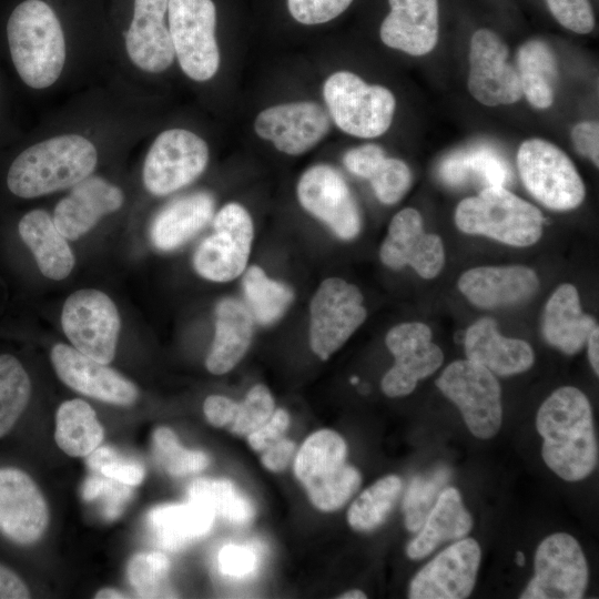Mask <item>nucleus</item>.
I'll use <instances>...</instances> for the list:
<instances>
[{
	"instance_id": "nucleus-60",
	"label": "nucleus",
	"mask_w": 599,
	"mask_h": 599,
	"mask_svg": "<svg viewBox=\"0 0 599 599\" xmlns=\"http://www.w3.org/2000/svg\"><path fill=\"white\" fill-rule=\"evenodd\" d=\"M515 561H516V564H517L518 566H524V565L526 564V558H525L524 552L517 551V552H516Z\"/></svg>"
},
{
	"instance_id": "nucleus-31",
	"label": "nucleus",
	"mask_w": 599,
	"mask_h": 599,
	"mask_svg": "<svg viewBox=\"0 0 599 599\" xmlns=\"http://www.w3.org/2000/svg\"><path fill=\"white\" fill-rule=\"evenodd\" d=\"M473 528V518L455 487L443 489L419 534L406 547V555L422 559L447 540L464 538Z\"/></svg>"
},
{
	"instance_id": "nucleus-12",
	"label": "nucleus",
	"mask_w": 599,
	"mask_h": 599,
	"mask_svg": "<svg viewBox=\"0 0 599 599\" xmlns=\"http://www.w3.org/2000/svg\"><path fill=\"white\" fill-rule=\"evenodd\" d=\"M64 334L80 353L102 363L113 361L121 322L113 301L93 288L73 292L61 313Z\"/></svg>"
},
{
	"instance_id": "nucleus-14",
	"label": "nucleus",
	"mask_w": 599,
	"mask_h": 599,
	"mask_svg": "<svg viewBox=\"0 0 599 599\" xmlns=\"http://www.w3.org/2000/svg\"><path fill=\"white\" fill-rule=\"evenodd\" d=\"M588 585V565L579 542L569 534L545 538L535 555V573L519 598L580 599Z\"/></svg>"
},
{
	"instance_id": "nucleus-45",
	"label": "nucleus",
	"mask_w": 599,
	"mask_h": 599,
	"mask_svg": "<svg viewBox=\"0 0 599 599\" xmlns=\"http://www.w3.org/2000/svg\"><path fill=\"white\" fill-rule=\"evenodd\" d=\"M87 466L93 473L135 487L142 483L145 469L138 460L125 457L110 446H99L87 456Z\"/></svg>"
},
{
	"instance_id": "nucleus-8",
	"label": "nucleus",
	"mask_w": 599,
	"mask_h": 599,
	"mask_svg": "<svg viewBox=\"0 0 599 599\" xmlns=\"http://www.w3.org/2000/svg\"><path fill=\"white\" fill-rule=\"evenodd\" d=\"M436 386L458 407L475 437L488 439L498 433L502 407L495 374L475 362L460 359L444 369Z\"/></svg>"
},
{
	"instance_id": "nucleus-51",
	"label": "nucleus",
	"mask_w": 599,
	"mask_h": 599,
	"mask_svg": "<svg viewBox=\"0 0 599 599\" xmlns=\"http://www.w3.org/2000/svg\"><path fill=\"white\" fill-rule=\"evenodd\" d=\"M385 158L380 146L365 144L347 151L343 162L351 173L368 180Z\"/></svg>"
},
{
	"instance_id": "nucleus-40",
	"label": "nucleus",
	"mask_w": 599,
	"mask_h": 599,
	"mask_svg": "<svg viewBox=\"0 0 599 599\" xmlns=\"http://www.w3.org/2000/svg\"><path fill=\"white\" fill-rule=\"evenodd\" d=\"M30 395L31 382L21 363L9 354L0 355V438L14 426Z\"/></svg>"
},
{
	"instance_id": "nucleus-16",
	"label": "nucleus",
	"mask_w": 599,
	"mask_h": 599,
	"mask_svg": "<svg viewBox=\"0 0 599 599\" xmlns=\"http://www.w3.org/2000/svg\"><path fill=\"white\" fill-rule=\"evenodd\" d=\"M385 343L395 357V364L380 382L382 390L388 397L410 394L418 380L435 373L443 364V351L432 342V331L426 324H398L388 331Z\"/></svg>"
},
{
	"instance_id": "nucleus-4",
	"label": "nucleus",
	"mask_w": 599,
	"mask_h": 599,
	"mask_svg": "<svg viewBox=\"0 0 599 599\" xmlns=\"http://www.w3.org/2000/svg\"><path fill=\"white\" fill-rule=\"evenodd\" d=\"M346 459L345 439L331 429L314 432L300 447L294 458V475L315 508L335 511L359 488L362 475Z\"/></svg>"
},
{
	"instance_id": "nucleus-34",
	"label": "nucleus",
	"mask_w": 599,
	"mask_h": 599,
	"mask_svg": "<svg viewBox=\"0 0 599 599\" xmlns=\"http://www.w3.org/2000/svg\"><path fill=\"white\" fill-rule=\"evenodd\" d=\"M439 175L446 184L451 186L477 180L486 187H506L512 179L511 169L506 159L489 145H476L451 153L443 160Z\"/></svg>"
},
{
	"instance_id": "nucleus-21",
	"label": "nucleus",
	"mask_w": 599,
	"mask_h": 599,
	"mask_svg": "<svg viewBox=\"0 0 599 599\" xmlns=\"http://www.w3.org/2000/svg\"><path fill=\"white\" fill-rule=\"evenodd\" d=\"M258 136L288 155L315 146L329 130L328 113L315 102H292L261 111L254 122Z\"/></svg>"
},
{
	"instance_id": "nucleus-25",
	"label": "nucleus",
	"mask_w": 599,
	"mask_h": 599,
	"mask_svg": "<svg viewBox=\"0 0 599 599\" xmlns=\"http://www.w3.org/2000/svg\"><path fill=\"white\" fill-rule=\"evenodd\" d=\"M169 0H134L125 47L131 61L140 69L159 73L173 62L174 48L164 17Z\"/></svg>"
},
{
	"instance_id": "nucleus-50",
	"label": "nucleus",
	"mask_w": 599,
	"mask_h": 599,
	"mask_svg": "<svg viewBox=\"0 0 599 599\" xmlns=\"http://www.w3.org/2000/svg\"><path fill=\"white\" fill-rule=\"evenodd\" d=\"M291 424L288 413L283 408L274 409L271 417L247 435V443L256 453H262L284 437Z\"/></svg>"
},
{
	"instance_id": "nucleus-7",
	"label": "nucleus",
	"mask_w": 599,
	"mask_h": 599,
	"mask_svg": "<svg viewBox=\"0 0 599 599\" xmlns=\"http://www.w3.org/2000/svg\"><path fill=\"white\" fill-rule=\"evenodd\" d=\"M517 167L528 192L548 209L572 210L585 199V184L575 164L546 140L524 141L517 153Z\"/></svg>"
},
{
	"instance_id": "nucleus-17",
	"label": "nucleus",
	"mask_w": 599,
	"mask_h": 599,
	"mask_svg": "<svg viewBox=\"0 0 599 599\" xmlns=\"http://www.w3.org/2000/svg\"><path fill=\"white\" fill-rule=\"evenodd\" d=\"M507 58L508 47L494 31L479 29L473 34L468 90L479 103L506 105L522 97L518 72Z\"/></svg>"
},
{
	"instance_id": "nucleus-28",
	"label": "nucleus",
	"mask_w": 599,
	"mask_h": 599,
	"mask_svg": "<svg viewBox=\"0 0 599 599\" xmlns=\"http://www.w3.org/2000/svg\"><path fill=\"white\" fill-rule=\"evenodd\" d=\"M214 207V197L207 192H195L170 202L151 223L153 246L163 252L181 247L210 222Z\"/></svg>"
},
{
	"instance_id": "nucleus-36",
	"label": "nucleus",
	"mask_w": 599,
	"mask_h": 599,
	"mask_svg": "<svg viewBox=\"0 0 599 599\" xmlns=\"http://www.w3.org/2000/svg\"><path fill=\"white\" fill-rule=\"evenodd\" d=\"M518 75L522 94L537 109L552 104L558 79L556 57L549 45L540 40H529L517 53Z\"/></svg>"
},
{
	"instance_id": "nucleus-44",
	"label": "nucleus",
	"mask_w": 599,
	"mask_h": 599,
	"mask_svg": "<svg viewBox=\"0 0 599 599\" xmlns=\"http://www.w3.org/2000/svg\"><path fill=\"white\" fill-rule=\"evenodd\" d=\"M85 501H98L102 516L108 520L116 519L133 496V487L93 473L85 478L82 488Z\"/></svg>"
},
{
	"instance_id": "nucleus-9",
	"label": "nucleus",
	"mask_w": 599,
	"mask_h": 599,
	"mask_svg": "<svg viewBox=\"0 0 599 599\" xmlns=\"http://www.w3.org/2000/svg\"><path fill=\"white\" fill-rule=\"evenodd\" d=\"M169 30L181 69L195 81L214 77L220 64L212 0H169Z\"/></svg>"
},
{
	"instance_id": "nucleus-37",
	"label": "nucleus",
	"mask_w": 599,
	"mask_h": 599,
	"mask_svg": "<svg viewBox=\"0 0 599 599\" xmlns=\"http://www.w3.org/2000/svg\"><path fill=\"white\" fill-rule=\"evenodd\" d=\"M189 500L209 508L214 516H220L235 525L250 522L255 509L251 500L244 496L229 479L199 478L187 488Z\"/></svg>"
},
{
	"instance_id": "nucleus-5",
	"label": "nucleus",
	"mask_w": 599,
	"mask_h": 599,
	"mask_svg": "<svg viewBox=\"0 0 599 599\" xmlns=\"http://www.w3.org/2000/svg\"><path fill=\"white\" fill-rule=\"evenodd\" d=\"M464 233L485 235L511 246H529L542 234L541 212L504 186H488L464 199L455 211Z\"/></svg>"
},
{
	"instance_id": "nucleus-29",
	"label": "nucleus",
	"mask_w": 599,
	"mask_h": 599,
	"mask_svg": "<svg viewBox=\"0 0 599 599\" xmlns=\"http://www.w3.org/2000/svg\"><path fill=\"white\" fill-rule=\"evenodd\" d=\"M596 326L595 319L582 312L578 291L571 284L557 287L545 305L542 336L549 345L565 354L579 352Z\"/></svg>"
},
{
	"instance_id": "nucleus-42",
	"label": "nucleus",
	"mask_w": 599,
	"mask_h": 599,
	"mask_svg": "<svg viewBox=\"0 0 599 599\" xmlns=\"http://www.w3.org/2000/svg\"><path fill=\"white\" fill-rule=\"evenodd\" d=\"M170 561L162 552H141L131 558L128 578L141 598L176 597L167 581Z\"/></svg>"
},
{
	"instance_id": "nucleus-6",
	"label": "nucleus",
	"mask_w": 599,
	"mask_h": 599,
	"mask_svg": "<svg viewBox=\"0 0 599 599\" xmlns=\"http://www.w3.org/2000/svg\"><path fill=\"white\" fill-rule=\"evenodd\" d=\"M329 115L345 133L358 138H376L392 124L396 100L382 85H369L357 74L338 71L323 87Z\"/></svg>"
},
{
	"instance_id": "nucleus-3",
	"label": "nucleus",
	"mask_w": 599,
	"mask_h": 599,
	"mask_svg": "<svg viewBox=\"0 0 599 599\" xmlns=\"http://www.w3.org/2000/svg\"><path fill=\"white\" fill-rule=\"evenodd\" d=\"M7 35L12 62L33 89L52 85L65 61V42L58 17L41 0H26L12 11Z\"/></svg>"
},
{
	"instance_id": "nucleus-52",
	"label": "nucleus",
	"mask_w": 599,
	"mask_h": 599,
	"mask_svg": "<svg viewBox=\"0 0 599 599\" xmlns=\"http://www.w3.org/2000/svg\"><path fill=\"white\" fill-rule=\"evenodd\" d=\"M256 566L255 551L247 547L227 545L219 554V568L230 577H243Z\"/></svg>"
},
{
	"instance_id": "nucleus-18",
	"label": "nucleus",
	"mask_w": 599,
	"mask_h": 599,
	"mask_svg": "<svg viewBox=\"0 0 599 599\" xmlns=\"http://www.w3.org/2000/svg\"><path fill=\"white\" fill-rule=\"evenodd\" d=\"M480 547L474 538H464L439 552L412 579V599H464L476 583Z\"/></svg>"
},
{
	"instance_id": "nucleus-38",
	"label": "nucleus",
	"mask_w": 599,
	"mask_h": 599,
	"mask_svg": "<svg viewBox=\"0 0 599 599\" xmlns=\"http://www.w3.org/2000/svg\"><path fill=\"white\" fill-rule=\"evenodd\" d=\"M242 286L247 308L261 325H271L281 318L294 298L287 285L270 278L255 265L245 271Z\"/></svg>"
},
{
	"instance_id": "nucleus-27",
	"label": "nucleus",
	"mask_w": 599,
	"mask_h": 599,
	"mask_svg": "<svg viewBox=\"0 0 599 599\" xmlns=\"http://www.w3.org/2000/svg\"><path fill=\"white\" fill-rule=\"evenodd\" d=\"M464 345L467 359L499 376L524 373L535 361L527 342L502 336L490 317H483L468 327Z\"/></svg>"
},
{
	"instance_id": "nucleus-43",
	"label": "nucleus",
	"mask_w": 599,
	"mask_h": 599,
	"mask_svg": "<svg viewBox=\"0 0 599 599\" xmlns=\"http://www.w3.org/2000/svg\"><path fill=\"white\" fill-rule=\"evenodd\" d=\"M152 440L156 460L172 476L199 473L210 464L205 453L182 447L174 432L167 427L156 428Z\"/></svg>"
},
{
	"instance_id": "nucleus-41",
	"label": "nucleus",
	"mask_w": 599,
	"mask_h": 599,
	"mask_svg": "<svg viewBox=\"0 0 599 599\" xmlns=\"http://www.w3.org/2000/svg\"><path fill=\"white\" fill-rule=\"evenodd\" d=\"M450 477V469L440 466L412 479L403 500L407 530L416 532L422 528Z\"/></svg>"
},
{
	"instance_id": "nucleus-22",
	"label": "nucleus",
	"mask_w": 599,
	"mask_h": 599,
	"mask_svg": "<svg viewBox=\"0 0 599 599\" xmlns=\"http://www.w3.org/2000/svg\"><path fill=\"white\" fill-rule=\"evenodd\" d=\"M59 378L70 388L109 404L130 406L139 397L136 386L120 373L65 344L51 351Z\"/></svg>"
},
{
	"instance_id": "nucleus-2",
	"label": "nucleus",
	"mask_w": 599,
	"mask_h": 599,
	"mask_svg": "<svg viewBox=\"0 0 599 599\" xmlns=\"http://www.w3.org/2000/svg\"><path fill=\"white\" fill-rule=\"evenodd\" d=\"M95 146L79 134H64L26 149L12 162L7 184L17 196L31 199L75 185L95 169Z\"/></svg>"
},
{
	"instance_id": "nucleus-55",
	"label": "nucleus",
	"mask_w": 599,
	"mask_h": 599,
	"mask_svg": "<svg viewBox=\"0 0 599 599\" xmlns=\"http://www.w3.org/2000/svg\"><path fill=\"white\" fill-rule=\"evenodd\" d=\"M295 449L296 444L293 440L283 437L262 451L261 463L271 471H282L288 466Z\"/></svg>"
},
{
	"instance_id": "nucleus-15",
	"label": "nucleus",
	"mask_w": 599,
	"mask_h": 599,
	"mask_svg": "<svg viewBox=\"0 0 599 599\" xmlns=\"http://www.w3.org/2000/svg\"><path fill=\"white\" fill-rule=\"evenodd\" d=\"M302 207L325 223L342 240L356 237L362 227L358 205L342 174L327 164L307 169L298 180Z\"/></svg>"
},
{
	"instance_id": "nucleus-58",
	"label": "nucleus",
	"mask_w": 599,
	"mask_h": 599,
	"mask_svg": "<svg viewBox=\"0 0 599 599\" xmlns=\"http://www.w3.org/2000/svg\"><path fill=\"white\" fill-rule=\"evenodd\" d=\"M95 599H119V598H126L124 593H122L119 590H115L113 588H103L99 590L95 596Z\"/></svg>"
},
{
	"instance_id": "nucleus-32",
	"label": "nucleus",
	"mask_w": 599,
	"mask_h": 599,
	"mask_svg": "<svg viewBox=\"0 0 599 599\" xmlns=\"http://www.w3.org/2000/svg\"><path fill=\"white\" fill-rule=\"evenodd\" d=\"M19 234L45 277L60 281L71 273L73 253L45 211L33 210L23 215L19 222Z\"/></svg>"
},
{
	"instance_id": "nucleus-59",
	"label": "nucleus",
	"mask_w": 599,
	"mask_h": 599,
	"mask_svg": "<svg viewBox=\"0 0 599 599\" xmlns=\"http://www.w3.org/2000/svg\"><path fill=\"white\" fill-rule=\"evenodd\" d=\"M367 596L359 589H352L338 596L339 599H365Z\"/></svg>"
},
{
	"instance_id": "nucleus-56",
	"label": "nucleus",
	"mask_w": 599,
	"mask_h": 599,
	"mask_svg": "<svg viewBox=\"0 0 599 599\" xmlns=\"http://www.w3.org/2000/svg\"><path fill=\"white\" fill-rule=\"evenodd\" d=\"M30 591L22 579L9 568L0 565V599H27Z\"/></svg>"
},
{
	"instance_id": "nucleus-39",
	"label": "nucleus",
	"mask_w": 599,
	"mask_h": 599,
	"mask_svg": "<svg viewBox=\"0 0 599 599\" xmlns=\"http://www.w3.org/2000/svg\"><path fill=\"white\" fill-rule=\"evenodd\" d=\"M402 486V479L397 475H387L375 481L348 508V525L362 532L378 528L393 510Z\"/></svg>"
},
{
	"instance_id": "nucleus-30",
	"label": "nucleus",
	"mask_w": 599,
	"mask_h": 599,
	"mask_svg": "<svg viewBox=\"0 0 599 599\" xmlns=\"http://www.w3.org/2000/svg\"><path fill=\"white\" fill-rule=\"evenodd\" d=\"M253 316L237 300L226 297L215 307V334L205 359L207 370L223 375L246 354L253 338Z\"/></svg>"
},
{
	"instance_id": "nucleus-48",
	"label": "nucleus",
	"mask_w": 599,
	"mask_h": 599,
	"mask_svg": "<svg viewBox=\"0 0 599 599\" xmlns=\"http://www.w3.org/2000/svg\"><path fill=\"white\" fill-rule=\"evenodd\" d=\"M555 19L566 29L579 34L589 33L595 17L589 0H546Z\"/></svg>"
},
{
	"instance_id": "nucleus-57",
	"label": "nucleus",
	"mask_w": 599,
	"mask_h": 599,
	"mask_svg": "<svg viewBox=\"0 0 599 599\" xmlns=\"http://www.w3.org/2000/svg\"><path fill=\"white\" fill-rule=\"evenodd\" d=\"M588 358L591 364V367L595 372V374L598 376L599 374V329L596 326L592 332L590 333L588 341Z\"/></svg>"
},
{
	"instance_id": "nucleus-10",
	"label": "nucleus",
	"mask_w": 599,
	"mask_h": 599,
	"mask_svg": "<svg viewBox=\"0 0 599 599\" xmlns=\"http://www.w3.org/2000/svg\"><path fill=\"white\" fill-rule=\"evenodd\" d=\"M363 295L357 286L338 277L324 280L309 304V346L326 361L366 319Z\"/></svg>"
},
{
	"instance_id": "nucleus-46",
	"label": "nucleus",
	"mask_w": 599,
	"mask_h": 599,
	"mask_svg": "<svg viewBox=\"0 0 599 599\" xmlns=\"http://www.w3.org/2000/svg\"><path fill=\"white\" fill-rule=\"evenodd\" d=\"M275 402L270 389L263 384L250 388L242 403H237L235 417L229 429L237 436H247L273 414Z\"/></svg>"
},
{
	"instance_id": "nucleus-53",
	"label": "nucleus",
	"mask_w": 599,
	"mask_h": 599,
	"mask_svg": "<svg viewBox=\"0 0 599 599\" xmlns=\"http://www.w3.org/2000/svg\"><path fill=\"white\" fill-rule=\"evenodd\" d=\"M571 140L577 151L589 158L596 166L599 163V125L595 121L577 123L571 130Z\"/></svg>"
},
{
	"instance_id": "nucleus-13",
	"label": "nucleus",
	"mask_w": 599,
	"mask_h": 599,
	"mask_svg": "<svg viewBox=\"0 0 599 599\" xmlns=\"http://www.w3.org/2000/svg\"><path fill=\"white\" fill-rule=\"evenodd\" d=\"M209 162V146L195 133L170 129L152 143L143 165V183L153 195L175 192L199 177Z\"/></svg>"
},
{
	"instance_id": "nucleus-24",
	"label": "nucleus",
	"mask_w": 599,
	"mask_h": 599,
	"mask_svg": "<svg viewBox=\"0 0 599 599\" xmlns=\"http://www.w3.org/2000/svg\"><path fill=\"white\" fill-rule=\"evenodd\" d=\"M123 201L121 189L100 176L89 175L57 204L52 220L67 240H77L102 216L119 210Z\"/></svg>"
},
{
	"instance_id": "nucleus-35",
	"label": "nucleus",
	"mask_w": 599,
	"mask_h": 599,
	"mask_svg": "<svg viewBox=\"0 0 599 599\" xmlns=\"http://www.w3.org/2000/svg\"><path fill=\"white\" fill-rule=\"evenodd\" d=\"M103 437V427L87 402L75 398L59 406L54 438L67 455L87 457L101 445Z\"/></svg>"
},
{
	"instance_id": "nucleus-11",
	"label": "nucleus",
	"mask_w": 599,
	"mask_h": 599,
	"mask_svg": "<svg viewBox=\"0 0 599 599\" xmlns=\"http://www.w3.org/2000/svg\"><path fill=\"white\" fill-rule=\"evenodd\" d=\"M253 236L247 210L238 203L224 205L213 219V233L194 252V270L212 282L233 281L246 268Z\"/></svg>"
},
{
	"instance_id": "nucleus-54",
	"label": "nucleus",
	"mask_w": 599,
	"mask_h": 599,
	"mask_svg": "<svg viewBox=\"0 0 599 599\" xmlns=\"http://www.w3.org/2000/svg\"><path fill=\"white\" fill-rule=\"evenodd\" d=\"M237 403L222 395H211L203 404L207 422L214 427H229L233 422Z\"/></svg>"
},
{
	"instance_id": "nucleus-1",
	"label": "nucleus",
	"mask_w": 599,
	"mask_h": 599,
	"mask_svg": "<svg viewBox=\"0 0 599 599\" xmlns=\"http://www.w3.org/2000/svg\"><path fill=\"white\" fill-rule=\"evenodd\" d=\"M536 427L542 438L541 456L560 478L578 481L588 477L598 463L592 409L578 388L564 386L541 404Z\"/></svg>"
},
{
	"instance_id": "nucleus-47",
	"label": "nucleus",
	"mask_w": 599,
	"mask_h": 599,
	"mask_svg": "<svg viewBox=\"0 0 599 599\" xmlns=\"http://www.w3.org/2000/svg\"><path fill=\"white\" fill-rule=\"evenodd\" d=\"M376 197L384 204H395L408 191L412 173L407 164L394 158H385L368 179Z\"/></svg>"
},
{
	"instance_id": "nucleus-19",
	"label": "nucleus",
	"mask_w": 599,
	"mask_h": 599,
	"mask_svg": "<svg viewBox=\"0 0 599 599\" xmlns=\"http://www.w3.org/2000/svg\"><path fill=\"white\" fill-rule=\"evenodd\" d=\"M379 258L392 270L412 266L423 278H434L444 266L445 250L438 235L424 231L420 213L406 207L392 219Z\"/></svg>"
},
{
	"instance_id": "nucleus-20",
	"label": "nucleus",
	"mask_w": 599,
	"mask_h": 599,
	"mask_svg": "<svg viewBox=\"0 0 599 599\" xmlns=\"http://www.w3.org/2000/svg\"><path fill=\"white\" fill-rule=\"evenodd\" d=\"M49 509L34 480L23 470L0 468V532L28 546L47 530Z\"/></svg>"
},
{
	"instance_id": "nucleus-23",
	"label": "nucleus",
	"mask_w": 599,
	"mask_h": 599,
	"mask_svg": "<svg viewBox=\"0 0 599 599\" xmlns=\"http://www.w3.org/2000/svg\"><path fill=\"white\" fill-rule=\"evenodd\" d=\"M458 288L473 305L496 308L530 300L539 288V278L522 265L478 266L460 275Z\"/></svg>"
},
{
	"instance_id": "nucleus-33",
	"label": "nucleus",
	"mask_w": 599,
	"mask_h": 599,
	"mask_svg": "<svg viewBox=\"0 0 599 599\" xmlns=\"http://www.w3.org/2000/svg\"><path fill=\"white\" fill-rule=\"evenodd\" d=\"M214 518V514L209 508L191 500L186 504L154 507L148 516L159 544L174 551L207 534Z\"/></svg>"
},
{
	"instance_id": "nucleus-49",
	"label": "nucleus",
	"mask_w": 599,
	"mask_h": 599,
	"mask_svg": "<svg viewBox=\"0 0 599 599\" xmlns=\"http://www.w3.org/2000/svg\"><path fill=\"white\" fill-rule=\"evenodd\" d=\"M352 2L353 0H287V8L297 22L312 26L331 21Z\"/></svg>"
},
{
	"instance_id": "nucleus-26",
	"label": "nucleus",
	"mask_w": 599,
	"mask_h": 599,
	"mask_svg": "<svg viewBox=\"0 0 599 599\" xmlns=\"http://www.w3.org/2000/svg\"><path fill=\"white\" fill-rule=\"evenodd\" d=\"M379 35L389 48L410 55L429 53L438 40L437 0H388Z\"/></svg>"
}]
</instances>
